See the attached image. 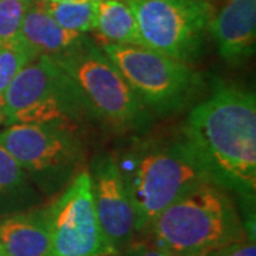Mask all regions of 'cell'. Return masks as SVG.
<instances>
[{"mask_svg": "<svg viewBox=\"0 0 256 256\" xmlns=\"http://www.w3.org/2000/svg\"><path fill=\"white\" fill-rule=\"evenodd\" d=\"M111 256H121V255H111Z\"/></svg>", "mask_w": 256, "mask_h": 256, "instance_id": "cell-24", "label": "cell"}, {"mask_svg": "<svg viewBox=\"0 0 256 256\" xmlns=\"http://www.w3.org/2000/svg\"><path fill=\"white\" fill-rule=\"evenodd\" d=\"M2 256H48V208H33L0 220Z\"/></svg>", "mask_w": 256, "mask_h": 256, "instance_id": "cell-12", "label": "cell"}, {"mask_svg": "<svg viewBox=\"0 0 256 256\" xmlns=\"http://www.w3.org/2000/svg\"><path fill=\"white\" fill-rule=\"evenodd\" d=\"M53 58L73 78L92 118L117 131L146 124V107L107 54L88 38Z\"/></svg>", "mask_w": 256, "mask_h": 256, "instance_id": "cell-5", "label": "cell"}, {"mask_svg": "<svg viewBox=\"0 0 256 256\" xmlns=\"http://www.w3.org/2000/svg\"><path fill=\"white\" fill-rule=\"evenodd\" d=\"M20 36L34 50L37 56L50 57L64 54L82 44L88 38L84 33L62 28L47 13L42 2H32L28 6L23 18Z\"/></svg>", "mask_w": 256, "mask_h": 256, "instance_id": "cell-13", "label": "cell"}, {"mask_svg": "<svg viewBox=\"0 0 256 256\" xmlns=\"http://www.w3.org/2000/svg\"><path fill=\"white\" fill-rule=\"evenodd\" d=\"M33 0H0V47L18 40L23 18Z\"/></svg>", "mask_w": 256, "mask_h": 256, "instance_id": "cell-18", "label": "cell"}, {"mask_svg": "<svg viewBox=\"0 0 256 256\" xmlns=\"http://www.w3.org/2000/svg\"><path fill=\"white\" fill-rule=\"evenodd\" d=\"M40 192L18 161L0 146V215L36 208Z\"/></svg>", "mask_w": 256, "mask_h": 256, "instance_id": "cell-14", "label": "cell"}, {"mask_svg": "<svg viewBox=\"0 0 256 256\" xmlns=\"http://www.w3.org/2000/svg\"><path fill=\"white\" fill-rule=\"evenodd\" d=\"M92 198L100 226L117 254L137 239V220L116 160L98 156L92 164Z\"/></svg>", "mask_w": 256, "mask_h": 256, "instance_id": "cell-10", "label": "cell"}, {"mask_svg": "<svg viewBox=\"0 0 256 256\" xmlns=\"http://www.w3.org/2000/svg\"><path fill=\"white\" fill-rule=\"evenodd\" d=\"M146 232L152 244L174 256H206L246 238V229L228 191L204 182L164 210Z\"/></svg>", "mask_w": 256, "mask_h": 256, "instance_id": "cell-3", "label": "cell"}, {"mask_svg": "<svg viewBox=\"0 0 256 256\" xmlns=\"http://www.w3.org/2000/svg\"><path fill=\"white\" fill-rule=\"evenodd\" d=\"M4 117L10 124H38L77 130L92 120L76 82L50 56H37L10 82Z\"/></svg>", "mask_w": 256, "mask_h": 256, "instance_id": "cell-4", "label": "cell"}, {"mask_svg": "<svg viewBox=\"0 0 256 256\" xmlns=\"http://www.w3.org/2000/svg\"><path fill=\"white\" fill-rule=\"evenodd\" d=\"M131 90L146 107L160 114L184 107L200 86V76L184 62L142 46H102Z\"/></svg>", "mask_w": 256, "mask_h": 256, "instance_id": "cell-7", "label": "cell"}, {"mask_svg": "<svg viewBox=\"0 0 256 256\" xmlns=\"http://www.w3.org/2000/svg\"><path fill=\"white\" fill-rule=\"evenodd\" d=\"M121 256H174L161 248L156 246L154 244L148 242H138L137 239L130 246L120 254Z\"/></svg>", "mask_w": 256, "mask_h": 256, "instance_id": "cell-20", "label": "cell"}, {"mask_svg": "<svg viewBox=\"0 0 256 256\" xmlns=\"http://www.w3.org/2000/svg\"><path fill=\"white\" fill-rule=\"evenodd\" d=\"M96 30L112 44L142 46L136 16L124 0H97Z\"/></svg>", "mask_w": 256, "mask_h": 256, "instance_id": "cell-15", "label": "cell"}, {"mask_svg": "<svg viewBox=\"0 0 256 256\" xmlns=\"http://www.w3.org/2000/svg\"><path fill=\"white\" fill-rule=\"evenodd\" d=\"M46 2H88V0H46Z\"/></svg>", "mask_w": 256, "mask_h": 256, "instance_id": "cell-22", "label": "cell"}, {"mask_svg": "<svg viewBox=\"0 0 256 256\" xmlns=\"http://www.w3.org/2000/svg\"><path fill=\"white\" fill-rule=\"evenodd\" d=\"M210 32L226 63L245 60L255 50L256 0H226L210 20Z\"/></svg>", "mask_w": 256, "mask_h": 256, "instance_id": "cell-11", "label": "cell"}, {"mask_svg": "<svg viewBox=\"0 0 256 256\" xmlns=\"http://www.w3.org/2000/svg\"><path fill=\"white\" fill-rule=\"evenodd\" d=\"M0 256H2V246H0Z\"/></svg>", "mask_w": 256, "mask_h": 256, "instance_id": "cell-23", "label": "cell"}, {"mask_svg": "<svg viewBox=\"0 0 256 256\" xmlns=\"http://www.w3.org/2000/svg\"><path fill=\"white\" fill-rule=\"evenodd\" d=\"M206 256H256V246L254 239H244L238 242H232L225 246L212 250Z\"/></svg>", "mask_w": 256, "mask_h": 256, "instance_id": "cell-19", "label": "cell"}, {"mask_svg": "<svg viewBox=\"0 0 256 256\" xmlns=\"http://www.w3.org/2000/svg\"><path fill=\"white\" fill-rule=\"evenodd\" d=\"M124 2L136 16L142 47L184 63L200 54L212 20L206 0Z\"/></svg>", "mask_w": 256, "mask_h": 256, "instance_id": "cell-8", "label": "cell"}, {"mask_svg": "<svg viewBox=\"0 0 256 256\" xmlns=\"http://www.w3.org/2000/svg\"><path fill=\"white\" fill-rule=\"evenodd\" d=\"M4 118H6L4 117V96L0 92V122Z\"/></svg>", "mask_w": 256, "mask_h": 256, "instance_id": "cell-21", "label": "cell"}, {"mask_svg": "<svg viewBox=\"0 0 256 256\" xmlns=\"http://www.w3.org/2000/svg\"><path fill=\"white\" fill-rule=\"evenodd\" d=\"M185 136L212 180L254 204L256 191V101L254 92L218 86L191 111Z\"/></svg>", "mask_w": 256, "mask_h": 256, "instance_id": "cell-1", "label": "cell"}, {"mask_svg": "<svg viewBox=\"0 0 256 256\" xmlns=\"http://www.w3.org/2000/svg\"><path fill=\"white\" fill-rule=\"evenodd\" d=\"M116 162L136 212L137 234L146 232L171 204L214 181L184 130L181 134L140 141Z\"/></svg>", "mask_w": 256, "mask_h": 256, "instance_id": "cell-2", "label": "cell"}, {"mask_svg": "<svg viewBox=\"0 0 256 256\" xmlns=\"http://www.w3.org/2000/svg\"><path fill=\"white\" fill-rule=\"evenodd\" d=\"M37 54L28 43L18 37L6 46L0 47V92H6L9 84L18 74V72L34 60Z\"/></svg>", "mask_w": 256, "mask_h": 256, "instance_id": "cell-17", "label": "cell"}, {"mask_svg": "<svg viewBox=\"0 0 256 256\" xmlns=\"http://www.w3.org/2000/svg\"><path fill=\"white\" fill-rule=\"evenodd\" d=\"M50 255H118L106 238L97 218L88 171L82 170L48 206Z\"/></svg>", "mask_w": 256, "mask_h": 256, "instance_id": "cell-9", "label": "cell"}, {"mask_svg": "<svg viewBox=\"0 0 256 256\" xmlns=\"http://www.w3.org/2000/svg\"><path fill=\"white\" fill-rule=\"evenodd\" d=\"M43 8L62 28L78 33L96 30L97 23V0L88 2H46Z\"/></svg>", "mask_w": 256, "mask_h": 256, "instance_id": "cell-16", "label": "cell"}, {"mask_svg": "<svg viewBox=\"0 0 256 256\" xmlns=\"http://www.w3.org/2000/svg\"><path fill=\"white\" fill-rule=\"evenodd\" d=\"M0 146L13 156L38 192L46 196L63 192L82 171V141L68 128L12 124L0 132Z\"/></svg>", "mask_w": 256, "mask_h": 256, "instance_id": "cell-6", "label": "cell"}]
</instances>
